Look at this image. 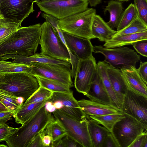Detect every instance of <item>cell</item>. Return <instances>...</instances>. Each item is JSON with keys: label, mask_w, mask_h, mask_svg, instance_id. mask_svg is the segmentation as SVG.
I'll return each instance as SVG.
<instances>
[{"label": "cell", "mask_w": 147, "mask_h": 147, "mask_svg": "<svg viewBox=\"0 0 147 147\" xmlns=\"http://www.w3.org/2000/svg\"><path fill=\"white\" fill-rule=\"evenodd\" d=\"M41 24L21 27L0 45V57L9 54L26 57L35 53L39 43Z\"/></svg>", "instance_id": "cell-1"}, {"label": "cell", "mask_w": 147, "mask_h": 147, "mask_svg": "<svg viewBox=\"0 0 147 147\" xmlns=\"http://www.w3.org/2000/svg\"><path fill=\"white\" fill-rule=\"evenodd\" d=\"M55 120L53 115L47 111L44 106L9 137L5 141L6 144L9 147H28L33 138Z\"/></svg>", "instance_id": "cell-2"}, {"label": "cell", "mask_w": 147, "mask_h": 147, "mask_svg": "<svg viewBox=\"0 0 147 147\" xmlns=\"http://www.w3.org/2000/svg\"><path fill=\"white\" fill-rule=\"evenodd\" d=\"M4 74L0 90L12 96L23 98L25 101L40 87L36 77L30 74L20 72Z\"/></svg>", "instance_id": "cell-3"}, {"label": "cell", "mask_w": 147, "mask_h": 147, "mask_svg": "<svg viewBox=\"0 0 147 147\" xmlns=\"http://www.w3.org/2000/svg\"><path fill=\"white\" fill-rule=\"evenodd\" d=\"M96 14L95 9L88 8L84 11L59 20L58 26L63 32L88 39L95 38L92 34V26Z\"/></svg>", "instance_id": "cell-4"}, {"label": "cell", "mask_w": 147, "mask_h": 147, "mask_svg": "<svg viewBox=\"0 0 147 147\" xmlns=\"http://www.w3.org/2000/svg\"><path fill=\"white\" fill-rule=\"evenodd\" d=\"M40 28V53L56 59L69 61L68 49L55 29L47 21L41 24Z\"/></svg>", "instance_id": "cell-5"}, {"label": "cell", "mask_w": 147, "mask_h": 147, "mask_svg": "<svg viewBox=\"0 0 147 147\" xmlns=\"http://www.w3.org/2000/svg\"><path fill=\"white\" fill-rule=\"evenodd\" d=\"M67 133L83 147H93L89 132L87 120H78L60 109L52 113Z\"/></svg>", "instance_id": "cell-6"}, {"label": "cell", "mask_w": 147, "mask_h": 147, "mask_svg": "<svg viewBox=\"0 0 147 147\" xmlns=\"http://www.w3.org/2000/svg\"><path fill=\"white\" fill-rule=\"evenodd\" d=\"M93 48L94 52L103 55V61L114 68L120 69L131 66L136 67V63L140 60V55L127 47L109 48L99 45L94 46Z\"/></svg>", "instance_id": "cell-7"}, {"label": "cell", "mask_w": 147, "mask_h": 147, "mask_svg": "<svg viewBox=\"0 0 147 147\" xmlns=\"http://www.w3.org/2000/svg\"><path fill=\"white\" fill-rule=\"evenodd\" d=\"M146 129L141 122L125 114V117L115 124L111 132L119 147H129L136 137Z\"/></svg>", "instance_id": "cell-8"}, {"label": "cell", "mask_w": 147, "mask_h": 147, "mask_svg": "<svg viewBox=\"0 0 147 147\" xmlns=\"http://www.w3.org/2000/svg\"><path fill=\"white\" fill-rule=\"evenodd\" d=\"M36 4L44 13L60 20L85 10L89 2L88 0H59Z\"/></svg>", "instance_id": "cell-9"}, {"label": "cell", "mask_w": 147, "mask_h": 147, "mask_svg": "<svg viewBox=\"0 0 147 147\" xmlns=\"http://www.w3.org/2000/svg\"><path fill=\"white\" fill-rule=\"evenodd\" d=\"M30 74L55 80L69 87L74 86L70 67L65 65L32 62Z\"/></svg>", "instance_id": "cell-10"}, {"label": "cell", "mask_w": 147, "mask_h": 147, "mask_svg": "<svg viewBox=\"0 0 147 147\" xmlns=\"http://www.w3.org/2000/svg\"><path fill=\"white\" fill-rule=\"evenodd\" d=\"M97 69L94 57L78 59L73 77L77 91L86 95L88 92Z\"/></svg>", "instance_id": "cell-11"}, {"label": "cell", "mask_w": 147, "mask_h": 147, "mask_svg": "<svg viewBox=\"0 0 147 147\" xmlns=\"http://www.w3.org/2000/svg\"><path fill=\"white\" fill-rule=\"evenodd\" d=\"M122 111L141 122L147 129V97L128 88Z\"/></svg>", "instance_id": "cell-12"}, {"label": "cell", "mask_w": 147, "mask_h": 147, "mask_svg": "<svg viewBox=\"0 0 147 147\" xmlns=\"http://www.w3.org/2000/svg\"><path fill=\"white\" fill-rule=\"evenodd\" d=\"M34 0H0L1 13L7 19L22 22L33 12Z\"/></svg>", "instance_id": "cell-13"}, {"label": "cell", "mask_w": 147, "mask_h": 147, "mask_svg": "<svg viewBox=\"0 0 147 147\" xmlns=\"http://www.w3.org/2000/svg\"><path fill=\"white\" fill-rule=\"evenodd\" d=\"M64 39L69 52L70 60L76 56L79 59L88 58L94 52V46L90 40L63 32Z\"/></svg>", "instance_id": "cell-14"}, {"label": "cell", "mask_w": 147, "mask_h": 147, "mask_svg": "<svg viewBox=\"0 0 147 147\" xmlns=\"http://www.w3.org/2000/svg\"><path fill=\"white\" fill-rule=\"evenodd\" d=\"M59 100L63 104L61 110L76 119L82 121L90 118L83 112L78 101L74 97L72 91L69 93L53 92L52 95L47 101L52 102Z\"/></svg>", "instance_id": "cell-15"}, {"label": "cell", "mask_w": 147, "mask_h": 147, "mask_svg": "<svg viewBox=\"0 0 147 147\" xmlns=\"http://www.w3.org/2000/svg\"><path fill=\"white\" fill-rule=\"evenodd\" d=\"M11 59L13 63L28 64L32 62H37L51 64H60L65 65L71 67L69 61L58 60L37 53L29 56L26 57L17 54H9L0 57V60L5 61Z\"/></svg>", "instance_id": "cell-16"}, {"label": "cell", "mask_w": 147, "mask_h": 147, "mask_svg": "<svg viewBox=\"0 0 147 147\" xmlns=\"http://www.w3.org/2000/svg\"><path fill=\"white\" fill-rule=\"evenodd\" d=\"M128 89L147 97L146 84L138 74L135 66L120 69Z\"/></svg>", "instance_id": "cell-17"}, {"label": "cell", "mask_w": 147, "mask_h": 147, "mask_svg": "<svg viewBox=\"0 0 147 147\" xmlns=\"http://www.w3.org/2000/svg\"><path fill=\"white\" fill-rule=\"evenodd\" d=\"M78 102L82 110L88 117L102 115L121 112L112 106L90 99H82L78 100Z\"/></svg>", "instance_id": "cell-18"}, {"label": "cell", "mask_w": 147, "mask_h": 147, "mask_svg": "<svg viewBox=\"0 0 147 147\" xmlns=\"http://www.w3.org/2000/svg\"><path fill=\"white\" fill-rule=\"evenodd\" d=\"M86 96L91 100L112 106L98 69Z\"/></svg>", "instance_id": "cell-19"}, {"label": "cell", "mask_w": 147, "mask_h": 147, "mask_svg": "<svg viewBox=\"0 0 147 147\" xmlns=\"http://www.w3.org/2000/svg\"><path fill=\"white\" fill-rule=\"evenodd\" d=\"M107 72L112 86L117 97L122 105L127 87L123 77L121 70L118 68L108 65Z\"/></svg>", "instance_id": "cell-20"}, {"label": "cell", "mask_w": 147, "mask_h": 147, "mask_svg": "<svg viewBox=\"0 0 147 147\" xmlns=\"http://www.w3.org/2000/svg\"><path fill=\"white\" fill-rule=\"evenodd\" d=\"M117 32L111 29L99 15H95L92 26V33L95 38L106 42L111 39Z\"/></svg>", "instance_id": "cell-21"}, {"label": "cell", "mask_w": 147, "mask_h": 147, "mask_svg": "<svg viewBox=\"0 0 147 147\" xmlns=\"http://www.w3.org/2000/svg\"><path fill=\"white\" fill-rule=\"evenodd\" d=\"M46 101L33 103L27 105L24 103L15 110L13 117L18 124H23L34 115L40 109L45 105Z\"/></svg>", "instance_id": "cell-22"}, {"label": "cell", "mask_w": 147, "mask_h": 147, "mask_svg": "<svg viewBox=\"0 0 147 147\" xmlns=\"http://www.w3.org/2000/svg\"><path fill=\"white\" fill-rule=\"evenodd\" d=\"M143 40H147V31L113 37L105 42L103 46L109 48L123 47Z\"/></svg>", "instance_id": "cell-23"}, {"label": "cell", "mask_w": 147, "mask_h": 147, "mask_svg": "<svg viewBox=\"0 0 147 147\" xmlns=\"http://www.w3.org/2000/svg\"><path fill=\"white\" fill-rule=\"evenodd\" d=\"M108 65L103 61H99L97 63L98 70L110 98L112 106L122 112L121 105L113 90L108 75L107 68Z\"/></svg>", "instance_id": "cell-24"}, {"label": "cell", "mask_w": 147, "mask_h": 147, "mask_svg": "<svg viewBox=\"0 0 147 147\" xmlns=\"http://www.w3.org/2000/svg\"><path fill=\"white\" fill-rule=\"evenodd\" d=\"M89 132L93 147H102L104 140L110 132L104 126L100 125L90 118L87 120Z\"/></svg>", "instance_id": "cell-25"}, {"label": "cell", "mask_w": 147, "mask_h": 147, "mask_svg": "<svg viewBox=\"0 0 147 147\" xmlns=\"http://www.w3.org/2000/svg\"><path fill=\"white\" fill-rule=\"evenodd\" d=\"M105 13L108 11L110 14L109 20L107 22L112 29L116 28L121 16L123 11L122 2L114 0H111L104 9Z\"/></svg>", "instance_id": "cell-26"}, {"label": "cell", "mask_w": 147, "mask_h": 147, "mask_svg": "<svg viewBox=\"0 0 147 147\" xmlns=\"http://www.w3.org/2000/svg\"><path fill=\"white\" fill-rule=\"evenodd\" d=\"M22 22L13 19L0 17V45L21 26Z\"/></svg>", "instance_id": "cell-27"}, {"label": "cell", "mask_w": 147, "mask_h": 147, "mask_svg": "<svg viewBox=\"0 0 147 147\" xmlns=\"http://www.w3.org/2000/svg\"><path fill=\"white\" fill-rule=\"evenodd\" d=\"M125 116V114L123 112H119L102 115L90 116L89 117L111 132L115 124Z\"/></svg>", "instance_id": "cell-28"}, {"label": "cell", "mask_w": 147, "mask_h": 147, "mask_svg": "<svg viewBox=\"0 0 147 147\" xmlns=\"http://www.w3.org/2000/svg\"><path fill=\"white\" fill-rule=\"evenodd\" d=\"M146 31H147V24L138 16L127 26L120 30L117 31L113 37Z\"/></svg>", "instance_id": "cell-29"}, {"label": "cell", "mask_w": 147, "mask_h": 147, "mask_svg": "<svg viewBox=\"0 0 147 147\" xmlns=\"http://www.w3.org/2000/svg\"><path fill=\"white\" fill-rule=\"evenodd\" d=\"M39 83L40 86L47 88L54 92L69 93L72 91L70 88L57 81L34 76Z\"/></svg>", "instance_id": "cell-30"}, {"label": "cell", "mask_w": 147, "mask_h": 147, "mask_svg": "<svg viewBox=\"0 0 147 147\" xmlns=\"http://www.w3.org/2000/svg\"><path fill=\"white\" fill-rule=\"evenodd\" d=\"M138 16V11L135 5L131 3L123 11L116 28L117 31L125 28Z\"/></svg>", "instance_id": "cell-31"}, {"label": "cell", "mask_w": 147, "mask_h": 147, "mask_svg": "<svg viewBox=\"0 0 147 147\" xmlns=\"http://www.w3.org/2000/svg\"><path fill=\"white\" fill-rule=\"evenodd\" d=\"M44 131L46 134L51 136L53 142L67 135L62 125L55 119L47 125Z\"/></svg>", "instance_id": "cell-32"}, {"label": "cell", "mask_w": 147, "mask_h": 147, "mask_svg": "<svg viewBox=\"0 0 147 147\" xmlns=\"http://www.w3.org/2000/svg\"><path fill=\"white\" fill-rule=\"evenodd\" d=\"M0 101L9 110L15 111L25 101L24 99L12 96L0 90Z\"/></svg>", "instance_id": "cell-33"}, {"label": "cell", "mask_w": 147, "mask_h": 147, "mask_svg": "<svg viewBox=\"0 0 147 147\" xmlns=\"http://www.w3.org/2000/svg\"><path fill=\"white\" fill-rule=\"evenodd\" d=\"M53 92L45 88L40 86L38 89L28 99L24 105L33 103H38L47 101L52 95Z\"/></svg>", "instance_id": "cell-34"}, {"label": "cell", "mask_w": 147, "mask_h": 147, "mask_svg": "<svg viewBox=\"0 0 147 147\" xmlns=\"http://www.w3.org/2000/svg\"><path fill=\"white\" fill-rule=\"evenodd\" d=\"M31 71L32 67L30 64L15 63L12 66L3 69L0 72V74L20 72H25L30 74Z\"/></svg>", "instance_id": "cell-35"}, {"label": "cell", "mask_w": 147, "mask_h": 147, "mask_svg": "<svg viewBox=\"0 0 147 147\" xmlns=\"http://www.w3.org/2000/svg\"><path fill=\"white\" fill-rule=\"evenodd\" d=\"M138 16L147 24V0H134Z\"/></svg>", "instance_id": "cell-36"}, {"label": "cell", "mask_w": 147, "mask_h": 147, "mask_svg": "<svg viewBox=\"0 0 147 147\" xmlns=\"http://www.w3.org/2000/svg\"><path fill=\"white\" fill-rule=\"evenodd\" d=\"M18 129V128H13L6 123H0V142L5 141Z\"/></svg>", "instance_id": "cell-37"}, {"label": "cell", "mask_w": 147, "mask_h": 147, "mask_svg": "<svg viewBox=\"0 0 147 147\" xmlns=\"http://www.w3.org/2000/svg\"><path fill=\"white\" fill-rule=\"evenodd\" d=\"M42 16L45 19L46 21L49 23L57 30L61 39L66 45L63 35V32L59 28L58 26L57 22L58 19L50 14L45 13H42Z\"/></svg>", "instance_id": "cell-38"}, {"label": "cell", "mask_w": 147, "mask_h": 147, "mask_svg": "<svg viewBox=\"0 0 147 147\" xmlns=\"http://www.w3.org/2000/svg\"><path fill=\"white\" fill-rule=\"evenodd\" d=\"M147 130L138 136L129 147H147Z\"/></svg>", "instance_id": "cell-39"}, {"label": "cell", "mask_w": 147, "mask_h": 147, "mask_svg": "<svg viewBox=\"0 0 147 147\" xmlns=\"http://www.w3.org/2000/svg\"><path fill=\"white\" fill-rule=\"evenodd\" d=\"M136 51L142 56L147 57V40L137 41L132 45Z\"/></svg>", "instance_id": "cell-40"}, {"label": "cell", "mask_w": 147, "mask_h": 147, "mask_svg": "<svg viewBox=\"0 0 147 147\" xmlns=\"http://www.w3.org/2000/svg\"><path fill=\"white\" fill-rule=\"evenodd\" d=\"M102 147H119L111 132L108 133L106 137Z\"/></svg>", "instance_id": "cell-41"}, {"label": "cell", "mask_w": 147, "mask_h": 147, "mask_svg": "<svg viewBox=\"0 0 147 147\" xmlns=\"http://www.w3.org/2000/svg\"><path fill=\"white\" fill-rule=\"evenodd\" d=\"M137 72L144 82L147 84V62H142L140 61V64Z\"/></svg>", "instance_id": "cell-42"}, {"label": "cell", "mask_w": 147, "mask_h": 147, "mask_svg": "<svg viewBox=\"0 0 147 147\" xmlns=\"http://www.w3.org/2000/svg\"><path fill=\"white\" fill-rule=\"evenodd\" d=\"M65 147H81V145L76 140L67 135L62 138Z\"/></svg>", "instance_id": "cell-43"}, {"label": "cell", "mask_w": 147, "mask_h": 147, "mask_svg": "<svg viewBox=\"0 0 147 147\" xmlns=\"http://www.w3.org/2000/svg\"><path fill=\"white\" fill-rule=\"evenodd\" d=\"M42 131L37 134L33 138L28 147H44L42 143Z\"/></svg>", "instance_id": "cell-44"}, {"label": "cell", "mask_w": 147, "mask_h": 147, "mask_svg": "<svg viewBox=\"0 0 147 147\" xmlns=\"http://www.w3.org/2000/svg\"><path fill=\"white\" fill-rule=\"evenodd\" d=\"M14 110L0 112V123L5 124L13 115Z\"/></svg>", "instance_id": "cell-45"}, {"label": "cell", "mask_w": 147, "mask_h": 147, "mask_svg": "<svg viewBox=\"0 0 147 147\" xmlns=\"http://www.w3.org/2000/svg\"><path fill=\"white\" fill-rule=\"evenodd\" d=\"M44 129L42 131V140L43 145L44 147H51L53 143L52 138L50 136L46 134Z\"/></svg>", "instance_id": "cell-46"}, {"label": "cell", "mask_w": 147, "mask_h": 147, "mask_svg": "<svg viewBox=\"0 0 147 147\" xmlns=\"http://www.w3.org/2000/svg\"><path fill=\"white\" fill-rule=\"evenodd\" d=\"M44 107L47 111L51 113H52L56 109L53 105V102L50 101H46Z\"/></svg>", "instance_id": "cell-47"}, {"label": "cell", "mask_w": 147, "mask_h": 147, "mask_svg": "<svg viewBox=\"0 0 147 147\" xmlns=\"http://www.w3.org/2000/svg\"><path fill=\"white\" fill-rule=\"evenodd\" d=\"M15 63L12 62L0 60V72L5 68L12 66Z\"/></svg>", "instance_id": "cell-48"}, {"label": "cell", "mask_w": 147, "mask_h": 147, "mask_svg": "<svg viewBox=\"0 0 147 147\" xmlns=\"http://www.w3.org/2000/svg\"><path fill=\"white\" fill-rule=\"evenodd\" d=\"M51 147H64L62 138L53 142Z\"/></svg>", "instance_id": "cell-49"}, {"label": "cell", "mask_w": 147, "mask_h": 147, "mask_svg": "<svg viewBox=\"0 0 147 147\" xmlns=\"http://www.w3.org/2000/svg\"><path fill=\"white\" fill-rule=\"evenodd\" d=\"M53 105L56 109H61L63 107L62 102L59 100L55 101L53 102Z\"/></svg>", "instance_id": "cell-50"}, {"label": "cell", "mask_w": 147, "mask_h": 147, "mask_svg": "<svg viewBox=\"0 0 147 147\" xmlns=\"http://www.w3.org/2000/svg\"><path fill=\"white\" fill-rule=\"evenodd\" d=\"M102 0H88L89 4L92 7H95L101 3Z\"/></svg>", "instance_id": "cell-51"}, {"label": "cell", "mask_w": 147, "mask_h": 147, "mask_svg": "<svg viewBox=\"0 0 147 147\" xmlns=\"http://www.w3.org/2000/svg\"><path fill=\"white\" fill-rule=\"evenodd\" d=\"M10 110L0 101V112Z\"/></svg>", "instance_id": "cell-52"}, {"label": "cell", "mask_w": 147, "mask_h": 147, "mask_svg": "<svg viewBox=\"0 0 147 147\" xmlns=\"http://www.w3.org/2000/svg\"><path fill=\"white\" fill-rule=\"evenodd\" d=\"M59 0H34V2L36 3L44 2L51 1H54Z\"/></svg>", "instance_id": "cell-53"}, {"label": "cell", "mask_w": 147, "mask_h": 147, "mask_svg": "<svg viewBox=\"0 0 147 147\" xmlns=\"http://www.w3.org/2000/svg\"><path fill=\"white\" fill-rule=\"evenodd\" d=\"M4 74H0V84L2 82Z\"/></svg>", "instance_id": "cell-54"}, {"label": "cell", "mask_w": 147, "mask_h": 147, "mask_svg": "<svg viewBox=\"0 0 147 147\" xmlns=\"http://www.w3.org/2000/svg\"><path fill=\"white\" fill-rule=\"evenodd\" d=\"M114 0L119 1H121V2H124V1H128L130 0Z\"/></svg>", "instance_id": "cell-55"}, {"label": "cell", "mask_w": 147, "mask_h": 147, "mask_svg": "<svg viewBox=\"0 0 147 147\" xmlns=\"http://www.w3.org/2000/svg\"><path fill=\"white\" fill-rule=\"evenodd\" d=\"M3 16L1 14V10H0V17H1V16Z\"/></svg>", "instance_id": "cell-56"}]
</instances>
